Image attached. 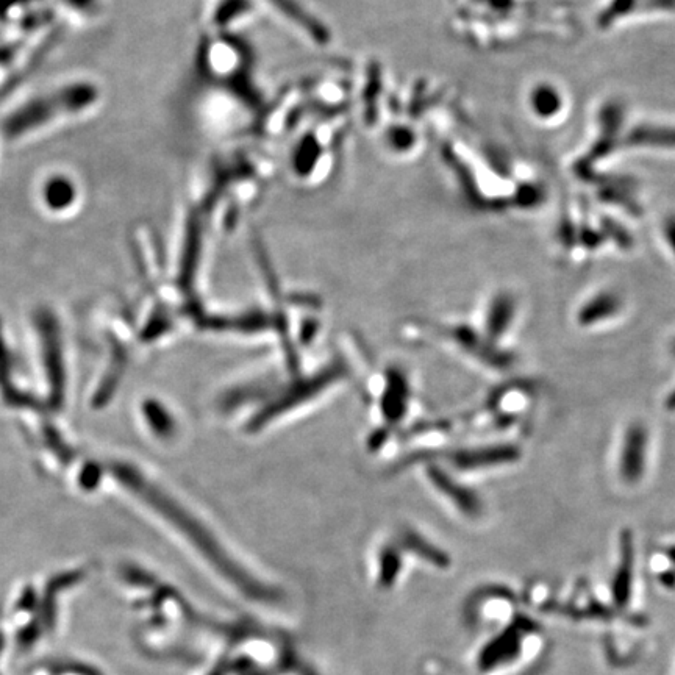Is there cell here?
<instances>
[{
	"instance_id": "6da1fadb",
	"label": "cell",
	"mask_w": 675,
	"mask_h": 675,
	"mask_svg": "<svg viewBox=\"0 0 675 675\" xmlns=\"http://www.w3.org/2000/svg\"><path fill=\"white\" fill-rule=\"evenodd\" d=\"M619 146L624 154L675 155V116L627 119Z\"/></svg>"
},
{
	"instance_id": "7a4b0ae2",
	"label": "cell",
	"mask_w": 675,
	"mask_h": 675,
	"mask_svg": "<svg viewBox=\"0 0 675 675\" xmlns=\"http://www.w3.org/2000/svg\"><path fill=\"white\" fill-rule=\"evenodd\" d=\"M649 457V432L643 422H632L622 435L618 472L625 485H638L644 479Z\"/></svg>"
},
{
	"instance_id": "3957f363",
	"label": "cell",
	"mask_w": 675,
	"mask_h": 675,
	"mask_svg": "<svg viewBox=\"0 0 675 675\" xmlns=\"http://www.w3.org/2000/svg\"><path fill=\"white\" fill-rule=\"evenodd\" d=\"M527 105L536 121L552 124L566 115L568 97L555 83L536 82L527 94Z\"/></svg>"
},
{
	"instance_id": "277c9868",
	"label": "cell",
	"mask_w": 675,
	"mask_h": 675,
	"mask_svg": "<svg viewBox=\"0 0 675 675\" xmlns=\"http://www.w3.org/2000/svg\"><path fill=\"white\" fill-rule=\"evenodd\" d=\"M622 310H624L622 297L616 291L602 290L580 305L575 321L582 329H593L599 324L615 319L621 315Z\"/></svg>"
},
{
	"instance_id": "5b68a950",
	"label": "cell",
	"mask_w": 675,
	"mask_h": 675,
	"mask_svg": "<svg viewBox=\"0 0 675 675\" xmlns=\"http://www.w3.org/2000/svg\"><path fill=\"white\" fill-rule=\"evenodd\" d=\"M633 561H635L633 533L629 529H624L619 536V565L611 583V594L616 607H627L632 596Z\"/></svg>"
},
{
	"instance_id": "8992f818",
	"label": "cell",
	"mask_w": 675,
	"mask_h": 675,
	"mask_svg": "<svg viewBox=\"0 0 675 675\" xmlns=\"http://www.w3.org/2000/svg\"><path fill=\"white\" fill-rule=\"evenodd\" d=\"M521 447L516 444H493L466 450L458 457V465L465 469L497 468V466L513 465L521 458Z\"/></svg>"
},
{
	"instance_id": "52a82bcc",
	"label": "cell",
	"mask_w": 675,
	"mask_h": 675,
	"mask_svg": "<svg viewBox=\"0 0 675 675\" xmlns=\"http://www.w3.org/2000/svg\"><path fill=\"white\" fill-rule=\"evenodd\" d=\"M516 307L515 296L511 294L500 293L494 297L486 315V335L490 341H497L507 333L511 322L515 321Z\"/></svg>"
},
{
	"instance_id": "ba28073f",
	"label": "cell",
	"mask_w": 675,
	"mask_h": 675,
	"mask_svg": "<svg viewBox=\"0 0 675 675\" xmlns=\"http://www.w3.org/2000/svg\"><path fill=\"white\" fill-rule=\"evenodd\" d=\"M74 188L66 179H49L44 183V204L50 210L58 211L68 208L74 202Z\"/></svg>"
},
{
	"instance_id": "9c48e42d",
	"label": "cell",
	"mask_w": 675,
	"mask_h": 675,
	"mask_svg": "<svg viewBox=\"0 0 675 675\" xmlns=\"http://www.w3.org/2000/svg\"><path fill=\"white\" fill-rule=\"evenodd\" d=\"M661 240H665L666 247L675 260V215L663 219L660 224Z\"/></svg>"
},
{
	"instance_id": "30bf717a",
	"label": "cell",
	"mask_w": 675,
	"mask_h": 675,
	"mask_svg": "<svg viewBox=\"0 0 675 675\" xmlns=\"http://www.w3.org/2000/svg\"><path fill=\"white\" fill-rule=\"evenodd\" d=\"M660 582L663 583V586H666V588H669V590H672V588H675V571H674V569H671V571L661 572Z\"/></svg>"
},
{
	"instance_id": "8fae6325",
	"label": "cell",
	"mask_w": 675,
	"mask_h": 675,
	"mask_svg": "<svg viewBox=\"0 0 675 675\" xmlns=\"http://www.w3.org/2000/svg\"><path fill=\"white\" fill-rule=\"evenodd\" d=\"M665 410L669 411V413H674L675 411V386L669 391L668 396H666Z\"/></svg>"
},
{
	"instance_id": "7c38bea8",
	"label": "cell",
	"mask_w": 675,
	"mask_h": 675,
	"mask_svg": "<svg viewBox=\"0 0 675 675\" xmlns=\"http://www.w3.org/2000/svg\"><path fill=\"white\" fill-rule=\"evenodd\" d=\"M665 554H666V557H668V560L671 561L672 566H674V571H675V544H672V546L666 547Z\"/></svg>"
},
{
	"instance_id": "4fadbf2b",
	"label": "cell",
	"mask_w": 675,
	"mask_h": 675,
	"mask_svg": "<svg viewBox=\"0 0 675 675\" xmlns=\"http://www.w3.org/2000/svg\"><path fill=\"white\" fill-rule=\"evenodd\" d=\"M671 354H672V357L675 358V338H674V340H672V343H671Z\"/></svg>"
}]
</instances>
